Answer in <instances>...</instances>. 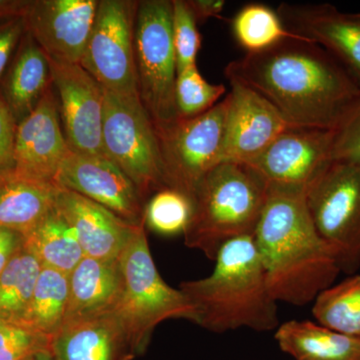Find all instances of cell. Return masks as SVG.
Masks as SVG:
<instances>
[{
    "label": "cell",
    "instance_id": "obj_22",
    "mask_svg": "<svg viewBox=\"0 0 360 360\" xmlns=\"http://www.w3.org/2000/svg\"><path fill=\"white\" fill-rule=\"evenodd\" d=\"M58 188L14 169L0 172V226L25 236L53 208Z\"/></svg>",
    "mask_w": 360,
    "mask_h": 360
},
{
    "label": "cell",
    "instance_id": "obj_5",
    "mask_svg": "<svg viewBox=\"0 0 360 360\" xmlns=\"http://www.w3.org/2000/svg\"><path fill=\"white\" fill-rule=\"evenodd\" d=\"M118 262L122 290L112 314L136 356L143 354L158 324L170 319L194 321V309L181 290L172 288L160 276L144 226L134 232Z\"/></svg>",
    "mask_w": 360,
    "mask_h": 360
},
{
    "label": "cell",
    "instance_id": "obj_40",
    "mask_svg": "<svg viewBox=\"0 0 360 360\" xmlns=\"http://www.w3.org/2000/svg\"><path fill=\"white\" fill-rule=\"evenodd\" d=\"M354 15L355 18H357V20H360V13H352Z\"/></svg>",
    "mask_w": 360,
    "mask_h": 360
},
{
    "label": "cell",
    "instance_id": "obj_29",
    "mask_svg": "<svg viewBox=\"0 0 360 360\" xmlns=\"http://www.w3.org/2000/svg\"><path fill=\"white\" fill-rule=\"evenodd\" d=\"M191 214L193 203L186 194L165 188L149 198L144 210V224L158 233L174 236L186 231Z\"/></svg>",
    "mask_w": 360,
    "mask_h": 360
},
{
    "label": "cell",
    "instance_id": "obj_4",
    "mask_svg": "<svg viewBox=\"0 0 360 360\" xmlns=\"http://www.w3.org/2000/svg\"><path fill=\"white\" fill-rule=\"evenodd\" d=\"M269 191V184L246 163L215 165L194 191L184 243L214 260L225 243L255 236Z\"/></svg>",
    "mask_w": 360,
    "mask_h": 360
},
{
    "label": "cell",
    "instance_id": "obj_28",
    "mask_svg": "<svg viewBox=\"0 0 360 360\" xmlns=\"http://www.w3.org/2000/svg\"><path fill=\"white\" fill-rule=\"evenodd\" d=\"M232 32L246 53L266 51L286 39L307 40L286 30L276 11L264 4L243 7L232 20Z\"/></svg>",
    "mask_w": 360,
    "mask_h": 360
},
{
    "label": "cell",
    "instance_id": "obj_36",
    "mask_svg": "<svg viewBox=\"0 0 360 360\" xmlns=\"http://www.w3.org/2000/svg\"><path fill=\"white\" fill-rule=\"evenodd\" d=\"M25 243L20 232L0 226V276Z\"/></svg>",
    "mask_w": 360,
    "mask_h": 360
},
{
    "label": "cell",
    "instance_id": "obj_19",
    "mask_svg": "<svg viewBox=\"0 0 360 360\" xmlns=\"http://www.w3.org/2000/svg\"><path fill=\"white\" fill-rule=\"evenodd\" d=\"M56 360H131L134 355L112 312L63 323L52 338Z\"/></svg>",
    "mask_w": 360,
    "mask_h": 360
},
{
    "label": "cell",
    "instance_id": "obj_13",
    "mask_svg": "<svg viewBox=\"0 0 360 360\" xmlns=\"http://www.w3.org/2000/svg\"><path fill=\"white\" fill-rule=\"evenodd\" d=\"M54 184L103 205L136 226H144L146 201L131 179L110 158L68 151Z\"/></svg>",
    "mask_w": 360,
    "mask_h": 360
},
{
    "label": "cell",
    "instance_id": "obj_12",
    "mask_svg": "<svg viewBox=\"0 0 360 360\" xmlns=\"http://www.w3.org/2000/svg\"><path fill=\"white\" fill-rule=\"evenodd\" d=\"M335 130L288 127L246 165L269 186L307 191L333 162Z\"/></svg>",
    "mask_w": 360,
    "mask_h": 360
},
{
    "label": "cell",
    "instance_id": "obj_9",
    "mask_svg": "<svg viewBox=\"0 0 360 360\" xmlns=\"http://www.w3.org/2000/svg\"><path fill=\"white\" fill-rule=\"evenodd\" d=\"M226 99L195 117H179L156 130L169 188L191 200L200 180L220 163Z\"/></svg>",
    "mask_w": 360,
    "mask_h": 360
},
{
    "label": "cell",
    "instance_id": "obj_32",
    "mask_svg": "<svg viewBox=\"0 0 360 360\" xmlns=\"http://www.w3.org/2000/svg\"><path fill=\"white\" fill-rule=\"evenodd\" d=\"M52 338L20 324L0 321V360H30L51 352Z\"/></svg>",
    "mask_w": 360,
    "mask_h": 360
},
{
    "label": "cell",
    "instance_id": "obj_6",
    "mask_svg": "<svg viewBox=\"0 0 360 360\" xmlns=\"http://www.w3.org/2000/svg\"><path fill=\"white\" fill-rule=\"evenodd\" d=\"M137 90L156 130L179 118L175 99L177 66L172 40V0H141L134 26Z\"/></svg>",
    "mask_w": 360,
    "mask_h": 360
},
{
    "label": "cell",
    "instance_id": "obj_26",
    "mask_svg": "<svg viewBox=\"0 0 360 360\" xmlns=\"http://www.w3.org/2000/svg\"><path fill=\"white\" fill-rule=\"evenodd\" d=\"M41 269L39 260L23 243L0 276V321L20 323Z\"/></svg>",
    "mask_w": 360,
    "mask_h": 360
},
{
    "label": "cell",
    "instance_id": "obj_1",
    "mask_svg": "<svg viewBox=\"0 0 360 360\" xmlns=\"http://www.w3.org/2000/svg\"><path fill=\"white\" fill-rule=\"evenodd\" d=\"M224 75L264 97L291 127L335 130L360 96L347 70L309 40L286 39L246 53Z\"/></svg>",
    "mask_w": 360,
    "mask_h": 360
},
{
    "label": "cell",
    "instance_id": "obj_14",
    "mask_svg": "<svg viewBox=\"0 0 360 360\" xmlns=\"http://www.w3.org/2000/svg\"><path fill=\"white\" fill-rule=\"evenodd\" d=\"M99 0H30L26 32L56 63L80 65Z\"/></svg>",
    "mask_w": 360,
    "mask_h": 360
},
{
    "label": "cell",
    "instance_id": "obj_35",
    "mask_svg": "<svg viewBox=\"0 0 360 360\" xmlns=\"http://www.w3.org/2000/svg\"><path fill=\"white\" fill-rule=\"evenodd\" d=\"M25 32L23 18L0 21V82Z\"/></svg>",
    "mask_w": 360,
    "mask_h": 360
},
{
    "label": "cell",
    "instance_id": "obj_33",
    "mask_svg": "<svg viewBox=\"0 0 360 360\" xmlns=\"http://www.w3.org/2000/svg\"><path fill=\"white\" fill-rule=\"evenodd\" d=\"M333 160L360 165V96L335 130Z\"/></svg>",
    "mask_w": 360,
    "mask_h": 360
},
{
    "label": "cell",
    "instance_id": "obj_30",
    "mask_svg": "<svg viewBox=\"0 0 360 360\" xmlns=\"http://www.w3.org/2000/svg\"><path fill=\"white\" fill-rule=\"evenodd\" d=\"M225 91L224 84L206 82L196 65L177 73L175 99L179 117H195L212 110Z\"/></svg>",
    "mask_w": 360,
    "mask_h": 360
},
{
    "label": "cell",
    "instance_id": "obj_31",
    "mask_svg": "<svg viewBox=\"0 0 360 360\" xmlns=\"http://www.w3.org/2000/svg\"><path fill=\"white\" fill-rule=\"evenodd\" d=\"M172 1V40L177 73L196 65L201 47L200 33L186 0Z\"/></svg>",
    "mask_w": 360,
    "mask_h": 360
},
{
    "label": "cell",
    "instance_id": "obj_34",
    "mask_svg": "<svg viewBox=\"0 0 360 360\" xmlns=\"http://www.w3.org/2000/svg\"><path fill=\"white\" fill-rule=\"evenodd\" d=\"M18 122L0 96V172L13 169Z\"/></svg>",
    "mask_w": 360,
    "mask_h": 360
},
{
    "label": "cell",
    "instance_id": "obj_38",
    "mask_svg": "<svg viewBox=\"0 0 360 360\" xmlns=\"http://www.w3.org/2000/svg\"><path fill=\"white\" fill-rule=\"evenodd\" d=\"M30 0H0V21L25 18Z\"/></svg>",
    "mask_w": 360,
    "mask_h": 360
},
{
    "label": "cell",
    "instance_id": "obj_11",
    "mask_svg": "<svg viewBox=\"0 0 360 360\" xmlns=\"http://www.w3.org/2000/svg\"><path fill=\"white\" fill-rule=\"evenodd\" d=\"M49 63L52 87L68 146L82 155L105 156L103 148V87L80 65L51 59Z\"/></svg>",
    "mask_w": 360,
    "mask_h": 360
},
{
    "label": "cell",
    "instance_id": "obj_37",
    "mask_svg": "<svg viewBox=\"0 0 360 360\" xmlns=\"http://www.w3.org/2000/svg\"><path fill=\"white\" fill-rule=\"evenodd\" d=\"M196 22H205L210 18H221L225 7L224 0H186Z\"/></svg>",
    "mask_w": 360,
    "mask_h": 360
},
{
    "label": "cell",
    "instance_id": "obj_18",
    "mask_svg": "<svg viewBox=\"0 0 360 360\" xmlns=\"http://www.w3.org/2000/svg\"><path fill=\"white\" fill-rule=\"evenodd\" d=\"M54 205L77 233L84 257L118 259L134 232L142 227L63 187L58 188Z\"/></svg>",
    "mask_w": 360,
    "mask_h": 360
},
{
    "label": "cell",
    "instance_id": "obj_3",
    "mask_svg": "<svg viewBox=\"0 0 360 360\" xmlns=\"http://www.w3.org/2000/svg\"><path fill=\"white\" fill-rule=\"evenodd\" d=\"M214 262L210 276L180 284L193 307V322L215 333L278 328L277 302L267 286L253 236L225 243Z\"/></svg>",
    "mask_w": 360,
    "mask_h": 360
},
{
    "label": "cell",
    "instance_id": "obj_10",
    "mask_svg": "<svg viewBox=\"0 0 360 360\" xmlns=\"http://www.w3.org/2000/svg\"><path fill=\"white\" fill-rule=\"evenodd\" d=\"M139 1L99 0L80 65L104 89L139 96L134 60V26Z\"/></svg>",
    "mask_w": 360,
    "mask_h": 360
},
{
    "label": "cell",
    "instance_id": "obj_25",
    "mask_svg": "<svg viewBox=\"0 0 360 360\" xmlns=\"http://www.w3.org/2000/svg\"><path fill=\"white\" fill-rule=\"evenodd\" d=\"M68 304V274L42 267L20 326L41 335L53 336L65 321Z\"/></svg>",
    "mask_w": 360,
    "mask_h": 360
},
{
    "label": "cell",
    "instance_id": "obj_27",
    "mask_svg": "<svg viewBox=\"0 0 360 360\" xmlns=\"http://www.w3.org/2000/svg\"><path fill=\"white\" fill-rule=\"evenodd\" d=\"M312 314L326 328L360 336V274L322 290L314 300Z\"/></svg>",
    "mask_w": 360,
    "mask_h": 360
},
{
    "label": "cell",
    "instance_id": "obj_17",
    "mask_svg": "<svg viewBox=\"0 0 360 360\" xmlns=\"http://www.w3.org/2000/svg\"><path fill=\"white\" fill-rule=\"evenodd\" d=\"M70 149L51 84L37 108L18 124L13 169L32 179L54 182Z\"/></svg>",
    "mask_w": 360,
    "mask_h": 360
},
{
    "label": "cell",
    "instance_id": "obj_2",
    "mask_svg": "<svg viewBox=\"0 0 360 360\" xmlns=\"http://www.w3.org/2000/svg\"><path fill=\"white\" fill-rule=\"evenodd\" d=\"M253 239L277 302H314L341 272L335 253L315 229L304 191L269 186Z\"/></svg>",
    "mask_w": 360,
    "mask_h": 360
},
{
    "label": "cell",
    "instance_id": "obj_7",
    "mask_svg": "<svg viewBox=\"0 0 360 360\" xmlns=\"http://www.w3.org/2000/svg\"><path fill=\"white\" fill-rule=\"evenodd\" d=\"M103 148L146 203L158 191L169 188L158 131L139 96L104 89Z\"/></svg>",
    "mask_w": 360,
    "mask_h": 360
},
{
    "label": "cell",
    "instance_id": "obj_8",
    "mask_svg": "<svg viewBox=\"0 0 360 360\" xmlns=\"http://www.w3.org/2000/svg\"><path fill=\"white\" fill-rule=\"evenodd\" d=\"M310 217L341 272L360 267V165L333 160L305 191Z\"/></svg>",
    "mask_w": 360,
    "mask_h": 360
},
{
    "label": "cell",
    "instance_id": "obj_24",
    "mask_svg": "<svg viewBox=\"0 0 360 360\" xmlns=\"http://www.w3.org/2000/svg\"><path fill=\"white\" fill-rule=\"evenodd\" d=\"M23 236L25 248L37 257L42 267L70 274L84 257L77 233L56 205Z\"/></svg>",
    "mask_w": 360,
    "mask_h": 360
},
{
    "label": "cell",
    "instance_id": "obj_23",
    "mask_svg": "<svg viewBox=\"0 0 360 360\" xmlns=\"http://www.w3.org/2000/svg\"><path fill=\"white\" fill-rule=\"evenodd\" d=\"M276 342L295 360H360V336L343 335L309 321L279 324Z\"/></svg>",
    "mask_w": 360,
    "mask_h": 360
},
{
    "label": "cell",
    "instance_id": "obj_15",
    "mask_svg": "<svg viewBox=\"0 0 360 360\" xmlns=\"http://www.w3.org/2000/svg\"><path fill=\"white\" fill-rule=\"evenodd\" d=\"M229 84L220 162L248 163L291 127L257 91L234 80Z\"/></svg>",
    "mask_w": 360,
    "mask_h": 360
},
{
    "label": "cell",
    "instance_id": "obj_16",
    "mask_svg": "<svg viewBox=\"0 0 360 360\" xmlns=\"http://www.w3.org/2000/svg\"><path fill=\"white\" fill-rule=\"evenodd\" d=\"M286 30L319 44L360 87V20L329 4H281L276 11Z\"/></svg>",
    "mask_w": 360,
    "mask_h": 360
},
{
    "label": "cell",
    "instance_id": "obj_39",
    "mask_svg": "<svg viewBox=\"0 0 360 360\" xmlns=\"http://www.w3.org/2000/svg\"><path fill=\"white\" fill-rule=\"evenodd\" d=\"M30 360H56V359L51 352H44L34 355Z\"/></svg>",
    "mask_w": 360,
    "mask_h": 360
},
{
    "label": "cell",
    "instance_id": "obj_21",
    "mask_svg": "<svg viewBox=\"0 0 360 360\" xmlns=\"http://www.w3.org/2000/svg\"><path fill=\"white\" fill-rule=\"evenodd\" d=\"M122 290L118 259L84 257L68 274V304L65 322L110 314Z\"/></svg>",
    "mask_w": 360,
    "mask_h": 360
},
{
    "label": "cell",
    "instance_id": "obj_20",
    "mask_svg": "<svg viewBox=\"0 0 360 360\" xmlns=\"http://www.w3.org/2000/svg\"><path fill=\"white\" fill-rule=\"evenodd\" d=\"M51 84L49 59L25 32L0 82V96L18 124L37 108Z\"/></svg>",
    "mask_w": 360,
    "mask_h": 360
}]
</instances>
